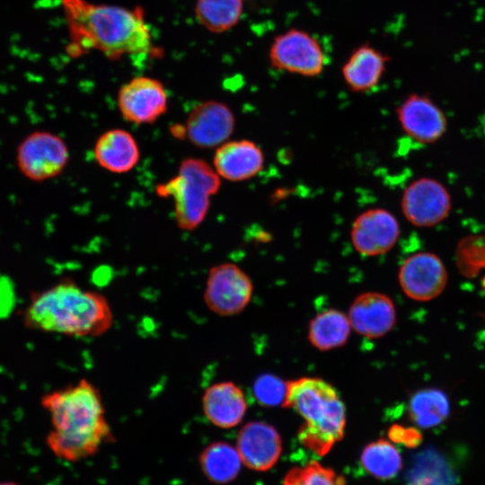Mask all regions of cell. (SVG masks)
<instances>
[{
  "label": "cell",
  "instance_id": "6da1fadb",
  "mask_svg": "<svg viewBox=\"0 0 485 485\" xmlns=\"http://www.w3.org/2000/svg\"><path fill=\"white\" fill-rule=\"evenodd\" d=\"M42 407L52 430L47 445L57 457L76 462L93 455L113 439L99 389L87 379L46 393Z\"/></svg>",
  "mask_w": 485,
  "mask_h": 485
},
{
  "label": "cell",
  "instance_id": "7a4b0ae2",
  "mask_svg": "<svg viewBox=\"0 0 485 485\" xmlns=\"http://www.w3.org/2000/svg\"><path fill=\"white\" fill-rule=\"evenodd\" d=\"M68 31L75 55L97 50L114 60L147 54L152 36L143 9L63 0Z\"/></svg>",
  "mask_w": 485,
  "mask_h": 485
},
{
  "label": "cell",
  "instance_id": "3957f363",
  "mask_svg": "<svg viewBox=\"0 0 485 485\" xmlns=\"http://www.w3.org/2000/svg\"><path fill=\"white\" fill-rule=\"evenodd\" d=\"M29 329L73 337H99L113 324L107 298L71 279L32 295L24 313Z\"/></svg>",
  "mask_w": 485,
  "mask_h": 485
},
{
  "label": "cell",
  "instance_id": "277c9868",
  "mask_svg": "<svg viewBox=\"0 0 485 485\" xmlns=\"http://www.w3.org/2000/svg\"><path fill=\"white\" fill-rule=\"evenodd\" d=\"M285 408L294 409L304 423L298 440L307 449L323 456L343 438L346 408L338 391L318 377L287 382Z\"/></svg>",
  "mask_w": 485,
  "mask_h": 485
},
{
  "label": "cell",
  "instance_id": "5b68a950",
  "mask_svg": "<svg viewBox=\"0 0 485 485\" xmlns=\"http://www.w3.org/2000/svg\"><path fill=\"white\" fill-rule=\"evenodd\" d=\"M221 187V178L213 166L199 158L184 159L178 173L156 188L161 197H172L174 201L176 224L181 230L192 231L204 221L211 197Z\"/></svg>",
  "mask_w": 485,
  "mask_h": 485
},
{
  "label": "cell",
  "instance_id": "8992f818",
  "mask_svg": "<svg viewBox=\"0 0 485 485\" xmlns=\"http://www.w3.org/2000/svg\"><path fill=\"white\" fill-rule=\"evenodd\" d=\"M68 161L66 143L49 131L31 132L22 140L16 151L19 171L25 178L37 182L59 175Z\"/></svg>",
  "mask_w": 485,
  "mask_h": 485
},
{
  "label": "cell",
  "instance_id": "52a82bcc",
  "mask_svg": "<svg viewBox=\"0 0 485 485\" xmlns=\"http://www.w3.org/2000/svg\"><path fill=\"white\" fill-rule=\"evenodd\" d=\"M269 59L275 69L306 77L322 74L326 63L318 40L308 31L295 28L273 39Z\"/></svg>",
  "mask_w": 485,
  "mask_h": 485
},
{
  "label": "cell",
  "instance_id": "ba28073f",
  "mask_svg": "<svg viewBox=\"0 0 485 485\" xmlns=\"http://www.w3.org/2000/svg\"><path fill=\"white\" fill-rule=\"evenodd\" d=\"M252 292L253 285L250 277L236 264L225 262L209 269L204 301L214 313L232 316L247 306Z\"/></svg>",
  "mask_w": 485,
  "mask_h": 485
},
{
  "label": "cell",
  "instance_id": "9c48e42d",
  "mask_svg": "<svg viewBox=\"0 0 485 485\" xmlns=\"http://www.w3.org/2000/svg\"><path fill=\"white\" fill-rule=\"evenodd\" d=\"M452 198L446 187L430 177L411 181L401 197V209L407 221L417 227H431L446 219Z\"/></svg>",
  "mask_w": 485,
  "mask_h": 485
},
{
  "label": "cell",
  "instance_id": "30bf717a",
  "mask_svg": "<svg viewBox=\"0 0 485 485\" xmlns=\"http://www.w3.org/2000/svg\"><path fill=\"white\" fill-rule=\"evenodd\" d=\"M117 102L122 118L137 125L155 122L168 109L163 84L155 78L142 75L119 88Z\"/></svg>",
  "mask_w": 485,
  "mask_h": 485
},
{
  "label": "cell",
  "instance_id": "8fae6325",
  "mask_svg": "<svg viewBox=\"0 0 485 485\" xmlns=\"http://www.w3.org/2000/svg\"><path fill=\"white\" fill-rule=\"evenodd\" d=\"M234 128L235 118L231 108L223 101L209 100L190 111L184 135L195 146L212 148L228 141Z\"/></svg>",
  "mask_w": 485,
  "mask_h": 485
},
{
  "label": "cell",
  "instance_id": "7c38bea8",
  "mask_svg": "<svg viewBox=\"0 0 485 485\" xmlns=\"http://www.w3.org/2000/svg\"><path fill=\"white\" fill-rule=\"evenodd\" d=\"M400 234L398 219L382 207L363 211L350 228L352 245L363 256H379L388 252L398 242Z\"/></svg>",
  "mask_w": 485,
  "mask_h": 485
},
{
  "label": "cell",
  "instance_id": "4fadbf2b",
  "mask_svg": "<svg viewBox=\"0 0 485 485\" xmlns=\"http://www.w3.org/2000/svg\"><path fill=\"white\" fill-rule=\"evenodd\" d=\"M399 283L407 296L429 301L438 296L447 283V271L441 259L430 251L407 257L399 269Z\"/></svg>",
  "mask_w": 485,
  "mask_h": 485
},
{
  "label": "cell",
  "instance_id": "5bb4252c",
  "mask_svg": "<svg viewBox=\"0 0 485 485\" xmlns=\"http://www.w3.org/2000/svg\"><path fill=\"white\" fill-rule=\"evenodd\" d=\"M401 129L420 144L438 141L447 130V119L444 111L428 95L410 93L396 109Z\"/></svg>",
  "mask_w": 485,
  "mask_h": 485
},
{
  "label": "cell",
  "instance_id": "9a60e30c",
  "mask_svg": "<svg viewBox=\"0 0 485 485\" xmlns=\"http://www.w3.org/2000/svg\"><path fill=\"white\" fill-rule=\"evenodd\" d=\"M236 448L244 465L264 472L273 467L280 456L281 436L273 426L251 421L239 431Z\"/></svg>",
  "mask_w": 485,
  "mask_h": 485
},
{
  "label": "cell",
  "instance_id": "2e32d148",
  "mask_svg": "<svg viewBox=\"0 0 485 485\" xmlns=\"http://www.w3.org/2000/svg\"><path fill=\"white\" fill-rule=\"evenodd\" d=\"M264 163L263 151L255 142L238 139L216 147L212 166L221 179L240 182L257 176Z\"/></svg>",
  "mask_w": 485,
  "mask_h": 485
},
{
  "label": "cell",
  "instance_id": "e0dca14e",
  "mask_svg": "<svg viewBox=\"0 0 485 485\" xmlns=\"http://www.w3.org/2000/svg\"><path fill=\"white\" fill-rule=\"evenodd\" d=\"M351 327L368 339H378L387 334L396 323V311L392 300L378 292H366L356 297L349 307Z\"/></svg>",
  "mask_w": 485,
  "mask_h": 485
},
{
  "label": "cell",
  "instance_id": "ac0fdd59",
  "mask_svg": "<svg viewBox=\"0 0 485 485\" xmlns=\"http://www.w3.org/2000/svg\"><path fill=\"white\" fill-rule=\"evenodd\" d=\"M201 403L206 418L221 428H231L240 424L247 410L244 393L233 382H219L207 387Z\"/></svg>",
  "mask_w": 485,
  "mask_h": 485
},
{
  "label": "cell",
  "instance_id": "d6986e66",
  "mask_svg": "<svg viewBox=\"0 0 485 485\" xmlns=\"http://www.w3.org/2000/svg\"><path fill=\"white\" fill-rule=\"evenodd\" d=\"M390 57L374 46L366 43L356 48L341 68L348 88L354 93H366L378 85Z\"/></svg>",
  "mask_w": 485,
  "mask_h": 485
},
{
  "label": "cell",
  "instance_id": "ffe728a7",
  "mask_svg": "<svg viewBox=\"0 0 485 485\" xmlns=\"http://www.w3.org/2000/svg\"><path fill=\"white\" fill-rule=\"evenodd\" d=\"M93 154L97 163L113 173H126L140 160V149L134 136L122 128L102 133L97 139Z\"/></svg>",
  "mask_w": 485,
  "mask_h": 485
},
{
  "label": "cell",
  "instance_id": "44dd1931",
  "mask_svg": "<svg viewBox=\"0 0 485 485\" xmlns=\"http://www.w3.org/2000/svg\"><path fill=\"white\" fill-rule=\"evenodd\" d=\"M242 463L237 448L223 441L211 443L198 457L204 476L216 484L233 481L241 471Z\"/></svg>",
  "mask_w": 485,
  "mask_h": 485
},
{
  "label": "cell",
  "instance_id": "7402d4cb",
  "mask_svg": "<svg viewBox=\"0 0 485 485\" xmlns=\"http://www.w3.org/2000/svg\"><path fill=\"white\" fill-rule=\"evenodd\" d=\"M348 317L336 309H327L310 322L308 340L319 350L327 351L346 344L350 334Z\"/></svg>",
  "mask_w": 485,
  "mask_h": 485
},
{
  "label": "cell",
  "instance_id": "603a6c76",
  "mask_svg": "<svg viewBox=\"0 0 485 485\" xmlns=\"http://www.w3.org/2000/svg\"><path fill=\"white\" fill-rule=\"evenodd\" d=\"M449 413L448 397L436 388H427L416 392L409 402L410 419L421 428H431L442 424L448 418Z\"/></svg>",
  "mask_w": 485,
  "mask_h": 485
},
{
  "label": "cell",
  "instance_id": "cb8c5ba5",
  "mask_svg": "<svg viewBox=\"0 0 485 485\" xmlns=\"http://www.w3.org/2000/svg\"><path fill=\"white\" fill-rule=\"evenodd\" d=\"M243 13V0H197L195 15L207 31L222 33L234 28Z\"/></svg>",
  "mask_w": 485,
  "mask_h": 485
},
{
  "label": "cell",
  "instance_id": "d4e9b609",
  "mask_svg": "<svg viewBox=\"0 0 485 485\" xmlns=\"http://www.w3.org/2000/svg\"><path fill=\"white\" fill-rule=\"evenodd\" d=\"M360 462L363 468L379 480H391L402 469V458L398 448L381 438L365 446Z\"/></svg>",
  "mask_w": 485,
  "mask_h": 485
},
{
  "label": "cell",
  "instance_id": "484cf974",
  "mask_svg": "<svg viewBox=\"0 0 485 485\" xmlns=\"http://www.w3.org/2000/svg\"><path fill=\"white\" fill-rule=\"evenodd\" d=\"M456 263L460 272L475 277L485 268V238H467L458 245Z\"/></svg>",
  "mask_w": 485,
  "mask_h": 485
},
{
  "label": "cell",
  "instance_id": "4316f807",
  "mask_svg": "<svg viewBox=\"0 0 485 485\" xmlns=\"http://www.w3.org/2000/svg\"><path fill=\"white\" fill-rule=\"evenodd\" d=\"M287 382L272 374L258 376L253 384V392L258 402L265 407L283 406Z\"/></svg>",
  "mask_w": 485,
  "mask_h": 485
},
{
  "label": "cell",
  "instance_id": "83f0119b",
  "mask_svg": "<svg viewBox=\"0 0 485 485\" xmlns=\"http://www.w3.org/2000/svg\"><path fill=\"white\" fill-rule=\"evenodd\" d=\"M442 468L419 467L411 475L408 485H448Z\"/></svg>",
  "mask_w": 485,
  "mask_h": 485
},
{
  "label": "cell",
  "instance_id": "f1b7e54d",
  "mask_svg": "<svg viewBox=\"0 0 485 485\" xmlns=\"http://www.w3.org/2000/svg\"><path fill=\"white\" fill-rule=\"evenodd\" d=\"M388 436L391 441L402 444L409 448H415L422 442V434L415 428L393 425L390 428Z\"/></svg>",
  "mask_w": 485,
  "mask_h": 485
},
{
  "label": "cell",
  "instance_id": "f546056e",
  "mask_svg": "<svg viewBox=\"0 0 485 485\" xmlns=\"http://www.w3.org/2000/svg\"><path fill=\"white\" fill-rule=\"evenodd\" d=\"M297 485H343V483L331 477L316 476L304 480Z\"/></svg>",
  "mask_w": 485,
  "mask_h": 485
},
{
  "label": "cell",
  "instance_id": "4dcf8cb0",
  "mask_svg": "<svg viewBox=\"0 0 485 485\" xmlns=\"http://www.w3.org/2000/svg\"><path fill=\"white\" fill-rule=\"evenodd\" d=\"M0 485H20L16 482H13V481H2L0 482Z\"/></svg>",
  "mask_w": 485,
  "mask_h": 485
},
{
  "label": "cell",
  "instance_id": "1f68e13d",
  "mask_svg": "<svg viewBox=\"0 0 485 485\" xmlns=\"http://www.w3.org/2000/svg\"><path fill=\"white\" fill-rule=\"evenodd\" d=\"M483 287H484V289H485V278H484V279H483Z\"/></svg>",
  "mask_w": 485,
  "mask_h": 485
}]
</instances>
